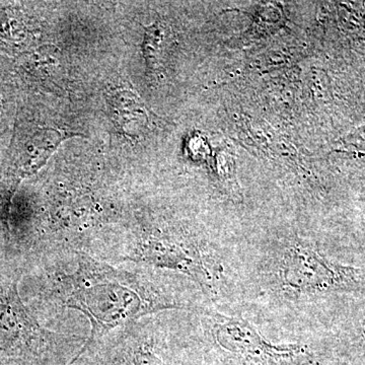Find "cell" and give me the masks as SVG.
Returning a JSON list of instances; mask_svg holds the SVG:
<instances>
[{"instance_id": "obj_1", "label": "cell", "mask_w": 365, "mask_h": 365, "mask_svg": "<svg viewBox=\"0 0 365 365\" xmlns=\"http://www.w3.org/2000/svg\"><path fill=\"white\" fill-rule=\"evenodd\" d=\"M64 304L78 309L90 319V340L79 351L115 327L124 325L146 314L180 309L182 304L145 284L136 276L115 270L91 258H83L78 270L62 279Z\"/></svg>"}, {"instance_id": "obj_2", "label": "cell", "mask_w": 365, "mask_h": 365, "mask_svg": "<svg viewBox=\"0 0 365 365\" xmlns=\"http://www.w3.org/2000/svg\"><path fill=\"white\" fill-rule=\"evenodd\" d=\"M273 285L290 299L350 294L365 288V270L339 263L302 240L277 248L271 265Z\"/></svg>"}, {"instance_id": "obj_3", "label": "cell", "mask_w": 365, "mask_h": 365, "mask_svg": "<svg viewBox=\"0 0 365 365\" xmlns=\"http://www.w3.org/2000/svg\"><path fill=\"white\" fill-rule=\"evenodd\" d=\"M210 331L216 346L247 365H299L311 359L307 345L274 344L247 319L210 313Z\"/></svg>"}, {"instance_id": "obj_4", "label": "cell", "mask_w": 365, "mask_h": 365, "mask_svg": "<svg viewBox=\"0 0 365 365\" xmlns=\"http://www.w3.org/2000/svg\"><path fill=\"white\" fill-rule=\"evenodd\" d=\"M138 254L148 263L187 274L209 294L217 292L222 271L196 245L155 234L143 240Z\"/></svg>"}, {"instance_id": "obj_5", "label": "cell", "mask_w": 365, "mask_h": 365, "mask_svg": "<svg viewBox=\"0 0 365 365\" xmlns=\"http://www.w3.org/2000/svg\"><path fill=\"white\" fill-rule=\"evenodd\" d=\"M63 138L51 129H35L31 133L19 134L11 150V170L14 176L25 178L36 174Z\"/></svg>"}, {"instance_id": "obj_6", "label": "cell", "mask_w": 365, "mask_h": 365, "mask_svg": "<svg viewBox=\"0 0 365 365\" xmlns=\"http://www.w3.org/2000/svg\"><path fill=\"white\" fill-rule=\"evenodd\" d=\"M109 365H165L155 343L140 340L127 343L110 359Z\"/></svg>"}, {"instance_id": "obj_7", "label": "cell", "mask_w": 365, "mask_h": 365, "mask_svg": "<svg viewBox=\"0 0 365 365\" xmlns=\"http://www.w3.org/2000/svg\"><path fill=\"white\" fill-rule=\"evenodd\" d=\"M360 337H361L362 343L365 346V317L361 324V331H360Z\"/></svg>"}, {"instance_id": "obj_8", "label": "cell", "mask_w": 365, "mask_h": 365, "mask_svg": "<svg viewBox=\"0 0 365 365\" xmlns=\"http://www.w3.org/2000/svg\"><path fill=\"white\" fill-rule=\"evenodd\" d=\"M2 114H4V101H2L1 93H0V121H1Z\"/></svg>"}]
</instances>
